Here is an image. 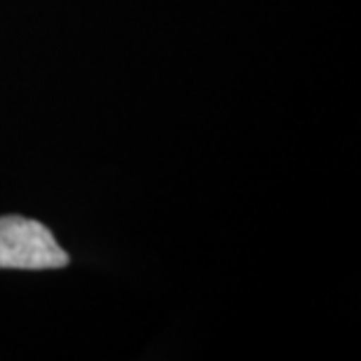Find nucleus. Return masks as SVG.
Listing matches in <instances>:
<instances>
[{"mask_svg":"<svg viewBox=\"0 0 361 361\" xmlns=\"http://www.w3.org/2000/svg\"><path fill=\"white\" fill-rule=\"evenodd\" d=\"M68 261V254L42 223L24 216H0V268L59 270Z\"/></svg>","mask_w":361,"mask_h":361,"instance_id":"nucleus-1","label":"nucleus"}]
</instances>
